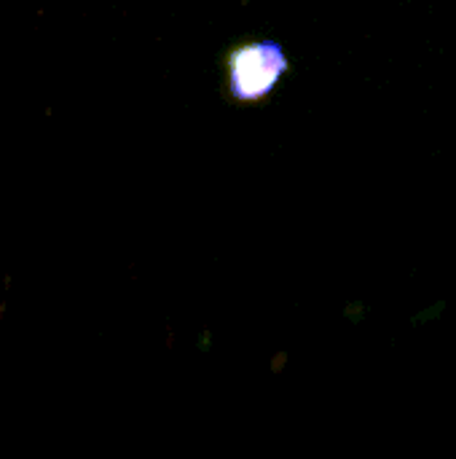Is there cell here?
<instances>
[{"label":"cell","mask_w":456,"mask_h":459,"mask_svg":"<svg viewBox=\"0 0 456 459\" xmlns=\"http://www.w3.org/2000/svg\"><path fill=\"white\" fill-rule=\"evenodd\" d=\"M228 91L237 102L266 100L288 73V54L274 40H253L234 46L226 56Z\"/></svg>","instance_id":"cell-1"}]
</instances>
